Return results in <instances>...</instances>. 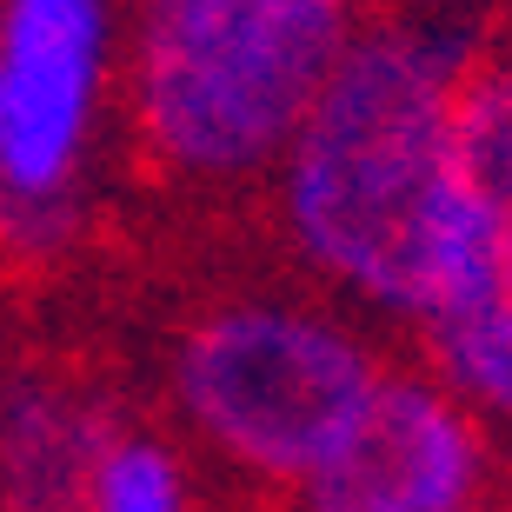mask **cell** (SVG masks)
<instances>
[{"label": "cell", "instance_id": "obj_1", "mask_svg": "<svg viewBox=\"0 0 512 512\" xmlns=\"http://www.w3.org/2000/svg\"><path fill=\"white\" fill-rule=\"evenodd\" d=\"M466 54V40L413 20L360 27L273 160V207L293 260L406 333L466 220L453 173Z\"/></svg>", "mask_w": 512, "mask_h": 512}, {"label": "cell", "instance_id": "obj_2", "mask_svg": "<svg viewBox=\"0 0 512 512\" xmlns=\"http://www.w3.org/2000/svg\"><path fill=\"white\" fill-rule=\"evenodd\" d=\"M360 34V0H133L127 107L173 187L273 173L320 80Z\"/></svg>", "mask_w": 512, "mask_h": 512}, {"label": "cell", "instance_id": "obj_3", "mask_svg": "<svg viewBox=\"0 0 512 512\" xmlns=\"http://www.w3.org/2000/svg\"><path fill=\"white\" fill-rule=\"evenodd\" d=\"M393 366L353 320L313 300L247 293L180 326L167 360L173 406L213 453L260 486H300Z\"/></svg>", "mask_w": 512, "mask_h": 512}, {"label": "cell", "instance_id": "obj_4", "mask_svg": "<svg viewBox=\"0 0 512 512\" xmlns=\"http://www.w3.org/2000/svg\"><path fill=\"white\" fill-rule=\"evenodd\" d=\"M114 60V0H0V247L54 260L74 240Z\"/></svg>", "mask_w": 512, "mask_h": 512}, {"label": "cell", "instance_id": "obj_5", "mask_svg": "<svg viewBox=\"0 0 512 512\" xmlns=\"http://www.w3.org/2000/svg\"><path fill=\"white\" fill-rule=\"evenodd\" d=\"M493 439L426 373H386L353 433L293 486V512H473Z\"/></svg>", "mask_w": 512, "mask_h": 512}, {"label": "cell", "instance_id": "obj_6", "mask_svg": "<svg viewBox=\"0 0 512 512\" xmlns=\"http://www.w3.org/2000/svg\"><path fill=\"white\" fill-rule=\"evenodd\" d=\"M426 380H439L493 433H512V240H499L473 207L439 266L426 313L413 320Z\"/></svg>", "mask_w": 512, "mask_h": 512}, {"label": "cell", "instance_id": "obj_7", "mask_svg": "<svg viewBox=\"0 0 512 512\" xmlns=\"http://www.w3.org/2000/svg\"><path fill=\"white\" fill-rule=\"evenodd\" d=\"M127 433L114 399L60 373L0 380V512H87L100 453Z\"/></svg>", "mask_w": 512, "mask_h": 512}, {"label": "cell", "instance_id": "obj_8", "mask_svg": "<svg viewBox=\"0 0 512 512\" xmlns=\"http://www.w3.org/2000/svg\"><path fill=\"white\" fill-rule=\"evenodd\" d=\"M453 173L466 207L512 240V40L466 54L453 94Z\"/></svg>", "mask_w": 512, "mask_h": 512}, {"label": "cell", "instance_id": "obj_9", "mask_svg": "<svg viewBox=\"0 0 512 512\" xmlns=\"http://www.w3.org/2000/svg\"><path fill=\"white\" fill-rule=\"evenodd\" d=\"M87 512H193V479L173 446L147 433H120L94 466Z\"/></svg>", "mask_w": 512, "mask_h": 512}, {"label": "cell", "instance_id": "obj_10", "mask_svg": "<svg viewBox=\"0 0 512 512\" xmlns=\"http://www.w3.org/2000/svg\"><path fill=\"white\" fill-rule=\"evenodd\" d=\"M473 512H506V506H493V499H479V506H473Z\"/></svg>", "mask_w": 512, "mask_h": 512}, {"label": "cell", "instance_id": "obj_11", "mask_svg": "<svg viewBox=\"0 0 512 512\" xmlns=\"http://www.w3.org/2000/svg\"><path fill=\"white\" fill-rule=\"evenodd\" d=\"M506 512H512V506H506Z\"/></svg>", "mask_w": 512, "mask_h": 512}]
</instances>
